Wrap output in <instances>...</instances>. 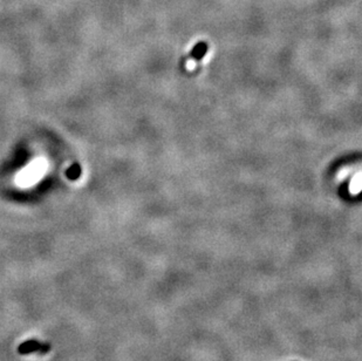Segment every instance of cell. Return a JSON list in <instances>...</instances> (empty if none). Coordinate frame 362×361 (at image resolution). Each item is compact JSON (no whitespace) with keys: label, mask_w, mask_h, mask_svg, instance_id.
Segmentation results:
<instances>
[{"label":"cell","mask_w":362,"mask_h":361,"mask_svg":"<svg viewBox=\"0 0 362 361\" xmlns=\"http://www.w3.org/2000/svg\"><path fill=\"white\" fill-rule=\"evenodd\" d=\"M47 162L45 159H37L21 169V171L16 176V183L20 188H30L32 185L37 184L47 171Z\"/></svg>","instance_id":"obj_1"},{"label":"cell","mask_w":362,"mask_h":361,"mask_svg":"<svg viewBox=\"0 0 362 361\" xmlns=\"http://www.w3.org/2000/svg\"><path fill=\"white\" fill-rule=\"evenodd\" d=\"M47 346L41 345L40 342L31 340L27 342H24L23 345L19 347V352L21 354H30V353L33 352H46L47 351Z\"/></svg>","instance_id":"obj_2"}]
</instances>
